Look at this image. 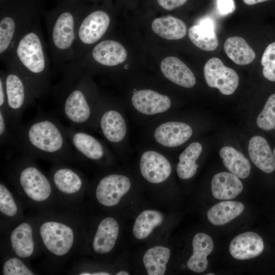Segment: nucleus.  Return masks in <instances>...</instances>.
<instances>
[{
	"instance_id": "f257e3e1",
	"label": "nucleus",
	"mask_w": 275,
	"mask_h": 275,
	"mask_svg": "<svg viewBox=\"0 0 275 275\" xmlns=\"http://www.w3.org/2000/svg\"><path fill=\"white\" fill-rule=\"evenodd\" d=\"M17 148L24 155L58 163L76 161L79 158L61 124L54 118L41 114L15 134Z\"/></svg>"
},
{
	"instance_id": "f03ea898",
	"label": "nucleus",
	"mask_w": 275,
	"mask_h": 275,
	"mask_svg": "<svg viewBox=\"0 0 275 275\" xmlns=\"http://www.w3.org/2000/svg\"><path fill=\"white\" fill-rule=\"evenodd\" d=\"M3 62L9 63L18 70L36 98L49 91V61L38 20L17 40Z\"/></svg>"
},
{
	"instance_id": "7ed1b4c3",
	"label": "nucleus",
	"mask_w": 275,
	"mask_h": 275,
	"mask_svg": "<svg viewBox=\"0 0 275 275\" xmlns=\"http://www.w3.org/2000/svg\"><path fill=\"white\" fill-rule=\"evenodd\" d=\"M86 71L65 73L53 88L61 113L70 126L84 129L96 124L99 106Z\"/></svg>"
},
{
	"instance_id": "20e7f679",
	"label": "nucleus",
	"mask_w": 275,
	"mask_h": 275,
	"mask_svg": "<svg viewBox=\"0 0 275 275\" xmlns=\"http://www.w3.org/2000/svg\"><path fill=\"white\" fill-rule=\"evenodd\" d=\"M80 12L63 9L50 15L46 22L54 67L63 71L72 60Z\"/></svg>"
},
{
	"instance_id": "39448f33",
	"label": "nucleus",
	"mask_w": 275,
	"mask_h": 275,
	"mask_svg": "<svg viewBox=\"0 0 275 275\" xmlns=\"http://www.w3.org/2000/svg\"><path fill=\"white\" fill-rule=\"evenodd\" d=\"M5 66V86L7 94L6 114L11 130L15 134L22 127L23 112L36 99L21 74L9 63Z\"/></svg>"
},
{
	"instance_id": "423d86ee",
	"label": "nucleus",
	"mask_w": 275,
	"mask_h": 275,
	"mask_svg": "<svg viewBox=\"0 0 275 275\" xmlns=\"http://www.w3.org/2000/svg\"><path fill=\"white\" fill-rule=\"evenodd\" d=\"M32 159L24 154L18 157L13 164L12 178L29 199L36 203H43L50 197L53 186L49 178Z\"/></svg>"
},
{
	"instance_id": "0eeeda50",
	"label": "nucleus",
	"mask_w": 275,
	"mask_h": 275,
	"mask_svg": "<svg viewBox=\"0 0 275 275\" xmlns=\"http://www.w3.org/2000/svg\"><path fill=\"white\" fill-rule=\"evenodd\" d=\"M39 234L45 249L56 257L67 255L75 240L73 228L58 221L48 220L42 222L39 226Z\"/></svg>"
},
{
	"instance_id": "6e6552de",
	"label": "nucleus",
	"mask_w": 275,
	"mask_h": 275,
	"mask_svg": "<svg viewBox=\"0 0 275 275\" xmlns=\"http://www.w3.org/2000/svg\"><path fill=\"white\" fill-rule=\"evenodd\" d=\"M68 139L77 156L93 162L106 164L111 158L105 146L84 130L63 125Z\"/></svg>"
},
{
	"instance_id": "1a4fd4ad",
	"label": "nucleus",
	"mask_w": 275,
	"mask_h": 275,
	"mask_svg": "<svg viewBox=\"0 0 275 275\" xmlns=\"http://www.w3.org/2000/svg\"><path fill=\"white\" fill-rule=\"evenodd\" d=\"M132 188L130 178L123 174L110 173L97 182L95 196L99 204L105 208L118 205L129 194Z\"/></svg>"
},
{
	"instance_id": "9d476101",
	"label": "nucleus",
	"mask_w": 275,
	"mask_h": 275,
	"mask_svg": "<svg viewBox=\"0 0 275 275\" xmlns=\"http://www.w3.org/2000/svg\"><path fill=\"white\" fill-rule=\"evenodd\" d=\"M204 75L207 85L218 89L224 95L232 94L239 85L236 72L226 66L217 58H211L205 63Z\"/></svg>"
},
{
	"instance_id": "9b49d317",
	"label": "nucleus",
	"mask_w": 275,
	"mask_h": 275,
	"mask_svg": "<svg viewBox=\"0 0 275 275\" xmlns=\"http://www.w3.org/2000/svg\"><path fill=\"white\" fill-rule=\"evenodd\" d=\"M127 56L126 49L120 42L113 39L103 40L89 50L79 66L73 70L77 69L82 63L90 61L103 67L116 66L123 63Z\"/></svg>"
},
{
	"instance_id": "f8f14e48",
	"label": "nucleus",
	"mask_w": 275,
	"mask_h": 275,
	"mask_svg": "<svg viewBox=\"0 0 275 275\" xmlns=\"http://www.w3.org/2000/svg\"><path fill=\"white\" fill-rule=\"evenodd\" d=\"M139 169L142 177L154 185L166 182L172 173L169 160L163 154L154 150H147L142 154Z\"/></svg>"
},
{
	"instance_id": "ddd939ff",
	"label": "nucleus",
	"mask_w": 275,
	"mask_h": 275,
	"mask_svg": "<svg viewBox=\"0 0 275 275\" xmlns=\"http://www.w3.org/2000/svg\"><path fill=\"white\" fill-rule=\"evenodd\" d=\"M121 227L114 217L107 216L98 223L93 235L91 247L94 253L103 256L111 253L116 246Z\"/></svg>"
},
{
	"instance_id": "4468645a",
	"label": "nucleus",
	"mask_w": 275,
	"mask_h": 275,
	"mask_svg": "<svg viewBox=\"0 0 275 275\" xmlns=\"http://www.w3.org/2000/svg\"><path fill=\"white\" fill-rule=\"evenodd\" d=\"M104 138L115 145L122 142L127 132L126 124L122 115L116 108L99 106L96 124Z\"/></svg>"
},
{
	"instance_id": "2eb2a0df",
	"label": "nucleus",
	"mask_w": 275,
	"mask_h": 275,
	"mask_svg": "<svg viewBox=\"0 0 275 275\" xmlns=\"http://www.w3.org/2000/svg\"><path fill=\"white\" fill-rule=\"evenodd\" d=\"M49 179L53 187L67 196L79 194L86 185L85 180L79 172L62 163L52 168Z\"/></svg>"
},
{
	"instance_id": "dca6fc26",
	"label": "nucleus",
	"mask_w": 275,
	"mask_h": 275,
	"mask_svg": "<svg viewBox=\"0 0 275 275\" xmlns=\"http://www.w3.org/2000/svg\"><path fill=\"white\" fill-rule=\"evenodd\" d=\"M131 103L135 110L146 115L164 113L171 106L168 96L150 89L136 91L132 96Z\"/></svg>"
},
{
	"instance_id": "f3484780",
	"label": "nucleus",
	"mask_w": 275,
	"mask_h": 275,
	"mask_svg": "<svg viewBox=\"0 0 275 275\" xmlns=\"http://www.w3.org/2000/svg\"><path fill=\"white\" fill-rule=\"evenodd\" d=\"M193 134L191 127L187 124L169 121L160 124L154 132V138L159 145L173 148L187 141Z\"/></svg>"
},
{
	"instance_id": "a211bd4d",
	"label": "nucleus",
	"mask_w": 275,
	"mask_h": 275,
	"mask_svg": "<svg viewBox=\"0 0 275 275\" xmlns=\"http://www.w3.org/2000/svg\"><path fill=\"white\" fill-rule=\"evenodd\" d=\"M264 248L263 240L260 235L254 232H246L232 240L229 252L234 258L243 260L257 257Z\"/></svg>"
},
{
	"instance_id": "6ab92c4d",
	"label": "nucleus",
	"mask_w": 275,
	"mask_h": 275,
	"mask_svg": "<svg viewBox=\"0 0 275 275\" xmlns=\"http://www.w3.org/2000/svg\"><path fill=\"white\" fill-rule=\"evenodd\" d=\"M167 217L162 211L155 209H146L141 211L133 222L132 232L135 239L147 240L166 222Z\"/></svg>"
},
{
	"instance_id": "aec40b11",
	"label": "nucleus",
	"mask_w": 275,
	"mask_h": 275,
	"mask_svg": "<svg viewBox=\"0 0 275 275\" xmlns=\"http://www.w3.org/2000/svg\"><path fill=\"white\" fill-rule=\"evenodd\" d=\"M191 244L193 254L187 260L186 265L193 272H203L208 267L207 257L213 250V240L207 234L199 232L194 236Z\"/></svg>"
},
{
	"instance_id": "412c9836",
	"label": "nucleus",
	"mask_w": 275,
	"mask_h": 275,
	"mask_svg": "<svg viewBox=\"0 0 275 275\" xmlns=\"http://www.w3.org/2000/svg\"><path fill=\"white\" fill-rule=\"evenodd\" d=\"M160 69L168 79L180 86L190 88L196 84V79L193 72L178 58H165L161 62Z\"/></svg>"
},
{
	"instance_id": "4be33fe9",
	"label": "nucleus",
	"mask_w": 275,
	"mask_h": 275,
	"mask_svg": "<svg viewBox=\"0 0 275 275\" xmlns=\"http://www.w3.org/2000/svg\"><path fill=\"white\" fill-rule=\"evenodd\" d=\"M10 245L15 255L21 258L31 257L35 252V242L32 226L27 222L17 226L10 236Z\"/></svg>"
},
{
	"instance_id": "5701e85b",
	"label": "nucleus",
	"mask_w": 275,
	"mask_h": 275,
	"mask_svg": "<svg viewBox=\"0 0 275 275\" xmlns=\"http://www.w3.org/2000/svg\"><path fill=\"white\" fill-rule=\"evenodd\" d=\"M211 185L212 196L220 200L234 199L243 189L239 178L231 173L225 172L214 175Z\"/></svg>"
},
{
	"instance_id": "b1692460",
	"label": "nucleus",
	"mask_w": 275,
	"mask_h": 275,
	"mask_svg": "<svg viewBox=\"0 0 275 275\" xmlns=\"http://www.w3.org/2000/svg\"><path fill=\"white\" fill-rule=\"evenodd\" d=\"M249 156L260 170L270 173L275 170V157L267 141L259 135L252 137L249 143Z\"/></svg>"
},
{
	"instance_id": "393cba45",
	"label": "nucleus",
	"mask_w": 275,
	"mask_h": 275,
	"mask_svg": "<svg viewBox=\"0 0 275 275\" xmlns=\"http://www.w3.org/2000/svg\"><path fill=\"white\" fill-rule=\"evenodd\" d=\"M188 34L192 43L203 50L213 51L218 45L214 24L209 18H203L199 24L191 26L188 29Z\"/></svg>"
},
{
	"instance_id": "a878e982",
	"label": "nucleus",
	"mask_w": 275,
	"mask_h": 275,
	"mask_svg": "<svg viewBox=\"0 0 275 275\" xmlns=\"http://www.w3.org/2000/svg\"><path fill=\"white\" fill-rule=\"evenodd\" d=\"M171 256L170 249L164 245L152 246L144 253L142 262L148 275H163L166 273Z\"/></svg>"
},
{
	"instance_id": "bb28decb",
	"label": "nucleus",
	"mask_w": 275,
	"mask_h": 275,
	"mask_svg": "<svg viewBox=\"0 0 275 275\" xmlns=\"http://www.w3.org/2000/svg\"><path fill=\"white\" fill-rule=\"evenodd\" d=\"M244 209L241 202L225 201L219 202L208 209L207 217L214 226L224 225L240 215Z\"/></svg>"
},
{
	"instance_id": "cd10ccee",
	"label": "nucleus",
	"mask_w": 275,
	"mask_h": 275,
	"mask_svg": "<svg viewBox=\"0 0 275 275\" xmlns=\"http://www.w3.org/2000/svg\"><path fill=\"white\" fill-rule=\"evenodd\" d=\"M151 28L156 34L167 40L182 39L187 33L185 23L171 15L155 18L152 23Z\"/></svg>"
},
{
	"instance_id": "c85d7f7f",
	"label": "nucleus",
	"mask_w": 275,
	"mask_h": 275,
	"mask_svg": "<svg viewBox=\"0 0 275 275\" xmlns=\"http://www.w3.org/2000/svg\"><path fill=\"white\" fill-rule=\"evenodd\" d=\"M224 48L228 57L239 65L250 64L255 58V53L245 40L234 36L226 39Z\"/></svg>"
},
{
	"instance_id": "c756f323",
	"label": "nucleus",
	"mask_w": 275,
	"mask_h": 275,
	"mask_svg": "<svg viewBox=\"0 0 275 275\" xmlns=\"http://www.w3.org/2000/svg\"><path fill=\"white\" fill-rule=\"evenodd\" d=\"M219 155L224 164L230 173L241 179L246 178L250 175L251 164L249 161L233 147H223L219 151Z\"/></svg>"
},
{
	"instance_id": "7c9ffc66",
	"label": "nucleus",
	"mask_w": 275,
	"mask_h": 275,
	"mask_svg": "<svg viewBox=\"0 0 275 275\" xmlns=\"http://www.w3.org/2000/svg\"><path fill=\"white\" fill-rule=\"evenodd\" d=\"M202 151L201 144L195 142L189 144L180 154L176 172L180 179H189L195 175L198 168L196 161Z\"/></svg>"
},
{
	"instance_id": "2f4dec72",
	"label": "nucleus",
	"mask_w": 275,
	"mask_h": 275,
	"mask_svg": "<svg viewBox=\"0 0 275 275\" xmlns=\"http://www.w3.org/2000/svg\"><path fill=\"white\" fill-rule=\"evenodd\" d=\"M256 123L258 126L264 130L275 129V94L268 98L263 110L257 117Z\"/></svg>"
},
{
	"instance_id": "473e14b6",
	"label": "nucleus",
	"mask_w": 275,
	"mask_h": 275,
	"mask_svg": "<svg viewBox=\"0 0 275 275\" xmlns=\"http://www.w3.org/2000/svg\"><path fill=\"white\" fill-rule=\"evenodd\" d=\"M0 211L7 217H14L18 212V206L11 192L4 183L0 184Z\"/></svg>"
},
{
	"instance_id": "72a5a7b5",
	"label": "nucleus",
	"mask_w": 275,
	"mask_h": 275,
	"mask_svg": "<svg viewBox=\"0 0 275 275\" xmlns=\"http://www.w3.org/2000/svg\"><path fill=\"white\" fill-rule=\"evenodd\" d=\"M263 76L275 81V42L269 44L265 49L261 61Z\"/></svg>"
},
{
	"instance_id": "f704fd0d",
	"label": "nucleus",
	"mask_w": 275,
	"mask_h": 275,
	"mask_svg": "<svg viewBox=\"0 0 275 275\" xmlns=\"http://www.w3.org/2000/svg\"><path fill=\"white\" fill-rule=\"evenodd\" d=\"M4 275H34V272L17 257L7 259L3 266Z\"/></svg>"
},
{
	"instance_id": "c9c22d12",
	"label": "nucleus",
	"mask_w": 275,
	"mask_h": 275,
	"mask_svg": "<svg viewBox=\"0 0 275 275\" xmlns=\"http://www.w3.org/2000/svg\"><path fill=\"white\" fill-rule=\"evenodd\" d=\"M0 143L1 147L10 145L17 148L16 135L10 128L6 113L2 109H0Z\"/></svg>"
},
{
	"instance_id": "e433bc0d",
	"label": "nucleus",
	"mask_w": 275,
	"mask_h": 275,
	"mask_svg": "<svg viewBox=\"0 0 275 275\" xmlns=\"http://www.w3.org/2000/svg\"><path fill=\"white\" fill-rule=\"evenodd\" d=\"M0 109L7 111V94L5 86V71L1 70L0 72Z\"/></svg>"
},
{
	"instance_id": "4c0bfd02",
	"label": "nucleus",
	"mask_w": 275,
	"mask_h": 275,
	"mask_svg": "<svg viewBox=\"0 0 275 275\" xmlns=\"http://www.w3.org/2000/svg\"><path fill=\"white\" fill-rule=\"evenodd\" d=\"M217 7L221 14L223 15L231 13L235 10L233 0H217Z\"/></svg>"
},
{
	"instance_id": "58836bf2",
	"label": "nucleus",
	"mask_w": 275,
	"mask_h": 275,
	"mask_svg": "<svg viewBox=\"0 0 275 275\" xmlns=\"http://www.w3.org/2000/svg\"><path fill=\"white\" fill-rule=\"evenodd\" d=\"M163 9L170 11L183 5L187 0H157Z\"/></svg>"
},
{
	"instance_id": "ea45409f",
	"label": "nucleus",
	"mask_w": 275,
	"mask_h": 275,
	"mask_svg": "<svg viewBox=\"0 0 275 275\" xmlns=\"http://www.w3.org/2000/svg\"><path fill=\"white\" fill-rule=\"evenodd\" d=\"M109 272L103 270L82 271L78 273L80 275H109Z\"/></svg>"
},
{
	"instance_id": "a19ab883",
	"label": "nucleus",
	"mask_w": 275,
	"mask_h": 275,
	"mask_svg": "<svg viewBox=\"0 0 275 275\" xmlns=\"http://www.w3.org/2000/svg\"><path fill=\"white\" fill-rule=\"evenodd\" d=\"M248 5H253L256 4L265 2L268 0H242Z\"/></svg>"
},
{
	"instance_id": "79ce46f5",
	"label": "nucleus",
	"mask_w": 275,
	"mask_h": 275,
	"mask_svg": "<svg viewBox=\"0 0 275 275\" xmlns=\"http://www.w3.org/2000/svg\"><path fill=\"white\" fill-rule=\"evenodd\" d=\"M115 274L117 275H128L130 273L124 269H121L117 271Z\"/></svg>"
},
{
	"instance_id": "37998d69",
	"label": "nucleus",
	"mask_w": 275,
	"mask_h": 275,
	"mask_svg": "<svg viewBox=\"0 0 275 275\" xmlns=\"http://www.w3.org/2000/svg\"><path fill=\"white\" fill-rule=\"evenodd\" d=\"M273 155H274V157H275V148H274V150H273Z\"/></svg>"
},
{
	"instance_id": "c03bdc74",
	"label": "nucleus",
	"mask_w": 275,
	"mask_h": 275,
	"mask_svg": "<svg viewBox=\"0 0 275 275\" xmlns=\"http://www.w3.org/2000/svg\"><path fill=\"white\" fill-rule=\"evenodd\" d=\"M214 273H208L207 275H214Z\"/></svg>"
}]
</instances>
